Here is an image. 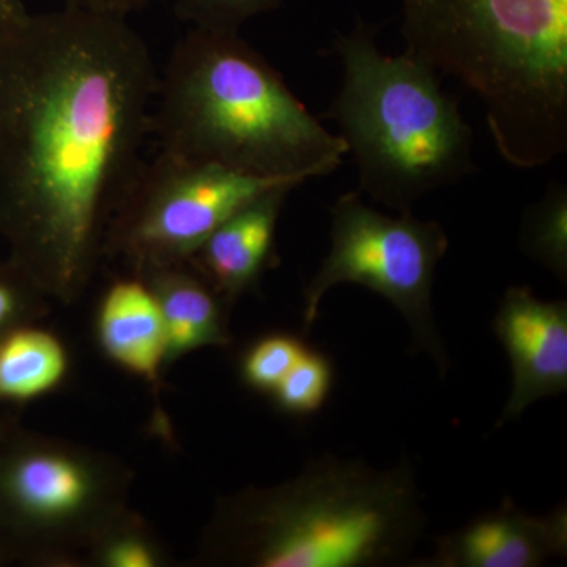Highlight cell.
Masks as SVG:
<instances>
[{
	"label": "cell",
	"mask_w": 567,
	"mask_h": 567,
	"mask_svg": "<svg viewBox=\"0 0 567 567\" xmlns=\"http://www.w3.org/2000/svg\"><path fill=\"white\" fill-rule=\"evenodd\" d=\"M156 89L128 18L63 7L0 29V235L44 297L87 290L144 163Z\"/></svg>",
	"instance_id": "6da1fadb"
},
{
	"label": "cell",
	"mask_w": 567,
	"mask_h": 567,
	"mask_svg": "<svg viewBox=\"0 0 567 567\" xmlns=\"http://www.w3.org/2000/svg\"><path fill=\"white\" fill-rule=\"evenodd\" d=\"M424 528L409 461L380 470L324 454L279 486L219 499L200 559L248 567L398 566Z\"/></svg>",
	"instance_id": "7a4b0ae2"
},
{
	"label": "cell",
	"mask_w": 567,
	"mask_h": 567,
	"mask_svg": "<svg viewBox=\"0 0 567 567\" xmlns=\"http://www.w3.org/2000/svg\"><path fill=\"white\" fill-rule=\"evenodd\" d=\"M159 152L235 173L301 183L338 169L344 141L323 128L240 33L193 28L158 74Z\"/></svg>",
	"instance_id": "3957f363"
},
{
	"label": "cell",
	"mask_w": 567,
	"mask_h": 567,
	"mask_svg": "<svg viewBox=\"0 0 567 567\" xmlns=\"http://www.w3.org/2000/svg\"><path fill=\"white\" fill-rule=\"evenodd\" d=\"M406 51L483 103L518 169L567 152V0H399Z\"/></svg>",
	"instance_id": "277c9868"
},
{
	"label": "cell",
	"mask_w": 567,
	"mask_h": 567,
	"mask_svg": "<svg viewBox=\"0 0 567 567\" xmlns=\"http://www.w3.org/2000/svg\"><path fill=\"white\" fill-rule=\"evenodd\" d=\"M342 85L327 118L357 166L360 192L399 213L473 171V133L436 71L409 52L388 55L358 20L334 43Z\"/></svg>",
	"instance_id": "5b68a950"
},
{
	"label": "cell",
	"mask_w": 567,
	"mask_h": 567,
	"mask_svg": "<svg viewBox=\"0 0 567 567\" xmlns=\"http://www.w3.org/2000/svg\"><path fill=\"white\" fill-rule=\"evenodd\" d=\"M117 458L40 435L0 439V555L70 565L128 511Z\"/></svg>",
	"instance_id": "8992f818"
},
{
	"label": "cell",
	"mask_w": 567,
	"mask_h": 567,
	"mask_svg": "<svg viewBox=\"0 0 567 567\" xmlns=\"http://www.w3.org/2000/svg\"><path fill=\"white\" fill-rule=\"evenodd\" d=\"M330 234V251L306 286L305 327L315 323L328 290L346 282L368 287L401 311L416 344L445 374L450 360L432 309L436 265L450 248L443 227L421 221L412 212L383 215L352 192L331 207Z\"/></svg>",
	"instance_id": "52a82bcc"
},
{
	"label": "cell",
	"mask_w": 567,
	"mask_h": 567,
	"mask_svg": "<svg viewBox=\"0 0 567 567\" xmlns=\"http://www.w3.org/2000/svg\"><path fill=\"white\" fill-rule=\"evenodd\" d=\"M292 178L252 177L158 152L142 163L112 216L104 256H122L134 274L185 264L235 212Z\"/></svg>",
	"instance_id": "ba28073f"
},
{
	"label": "cell",
	"mask_w": 567,
	"mask_h": 567,
	"mask_svg": "<svg viewBox=\"0 0 567 567\" xmlns=\"http://www.w3.org/2000/svg\"><path fill=\"white\" fill-rule=\"evenodd\" d=\"M513 369V391L499 424L567 390V303L543 301L527 286L509 287L494 320Z\"/></svg>",
	"instance_id": "9c48e42d"
},
{
	"label": "cell",
	"mask_w": 567,
	"mask_h": 567,
	"mask_svg": "<svg viewBox=\"0 0 567 567\" xmlns=\"http://www.w3.org/2000/svg\"><path fill=\"white\" fill-rule=\"evenodd\" d=\"M567 513L559 507L533 516L505 499L498 509L481 514L464 527L440 537L431 567H537L566 557Z\"/></svg>",
	"instance_id": "30bf717a"
},
{
	"label": "cell",
	"mask_w": 567,
	"mask_h": 567,
	"mask_svg": "<svg viewBox=\"0 0 567 567\" xmlns=\"http://www.w3.org/2000/svg\"><path fill=\"white\" fill-rule=\"evenodd\" d=\"M295 188L279 186L235 212L188 260L227 306L252 289L274 264L276 227Z\"/></svg>",
	"instance_id": "8fae6325"
},
{
	"label": "cell",
	"mask_w": 567,
	"mask_h": 567,
	"mask_svg": "<svg viewBox=\"0 0 567 567\" xmlns=\"http://www.w3.org/2000/svg\"><path fill=\"white\" fill-rule=\"evenodd\" d=\"M96 338L115 364L152 385L159 382L166 336L158 303L140 275L107 287L96 312Z\"/></svg>",
	"instance_id": "7c38bea8"
},
{
	"label": "cell",
	"mask_w": 567,
	"mask_h": 567,
	"mask_svg": "<svg viewBox=\"0 0 567 567\" xmlns=\"http://www.w3.org/2000/svg\"><path fill=\"white\" fill-rule=\"evenodd\" d=\"M162 312L166 358L164 365L205 347L230 344L224 300L188 262L141 271Z\"/></svg>",
	"instance_id": "4fadbf2b"
},
{
	"label": "cell",
	"mask_w": 567,
	"mask_h": 567,
	"mask_svg": "<svg viewBox=\"0 0 567 567\" xmlns=\"http://www.w3.org/2000/svg\"><path fill=\"white\" fill-rule=\"evenodd\" d=\"M61 339L33 323L0 338V402H31L51 393L69 375Z\"/></svg>",
	"instance_id": "5bb4252c"
},
{
	"label": "cell",
	"mask_w": 567,
	"mask_h": 567,
	"mask_svg": "<svg viewBox=\"0 0 567 567\" xmlns=\"http://www.w3.org/2000/svg\"><path fill=\"white\" fill-rule=\"evenodd\" d=\"M522 251L543 265L559 281H567V186L548 185L537 203L529 205L522 219Z\"/></svg>",
	"instance_id": "9a60e30c"
},
{
	"label": "cell",
	"mask_w": 567,
	"mask_h": 567,
	"mask_svg": "<svg viewBox=\"0 0 567 567\" xmlns=\"http://www.w3.org/2000/svg\"><path fill=\"white\" fill-rule=\"evenodd\" d=\"M87 559L100 567H159L167 558L151 529L125 511L93 540Z\"/></svg>",
	"instance_id": "2e32d148"
},
{
	"label": "cell",
	"mask_w": 567,
	"mask_h": 567,
	"mask_svg": "<svg viewBox=\"0 0 567 567\" xmlns=\"http://www.w3.org/2000/svg\"><path fill=\"white\" fill-rule=\"evenodd\" d=\"M331 385L333 368L328 358L306 349L271 395L276 406L287 415L308 416L322 409Z\"/></svg>",
	"instance_id": "e0dca14e"
},
{
	"label": "cell",
	"mask_w": 567,
	"mask_h": 567,
	"mask_svg": "<svg viewBox=\"0 0 567 567\" xmlns=\"http://www.w3.org/2000/svg\"><path fill=\"white\" fill-rule=\"evenodd\" d=\"M308 349L297 338L287 333L267 334L244 353L240 375L246 386L257 393L271 394L287 372L297 364Z\"/></svg>",
	"instance_id": "ac0fdd59"
},
{
	"label": "cell",
	"mask_w": 567,
	"mask_h": 567,
	"mask_svg": "<svg viewBox=\"0 0 567 567\" xmlns=\"http://www.w3.org/2000/svg\"><path fill=\"white\" fill-rule=\"evenodd\" d=\"M284 0H173L174 9L193 28L240 32L241 25L260 14L270 13Z\"/></svg>",
	"instance_id": "d6986e66"
},
{
	"label": "cell",
	"mask_w": 567,
	"mask_h": 567,
	"mask_svg": "<svg viewBox=\"0 0 567 567\" xmlns=\"http://www.w3.org/2000/svg\"><path fill=\"white\" fill-rule=\"evenodd\" d=\"M47 311V297L14 265L0 267V338L21 327L33 323Z\"/></svg>",
	"instance_id": "ffe728a7"
},
{
	"label": "cell",
	"mask_w": 567,
	"mask_h": 567,
	"mask_svg": "<svg viewBox=\"0 0 567 567\" xmlns=\"http://www.w3.org/2000/svg\"><path fill=\"white\" fill-rule=\"evenodd\" d=\"M65 7L92 11V13L111 14V17L128 18L134 11L145 9L158 0H63Z\"/></svg>",
	"instance_id": "44dd1931"
},
{
	"label": "cell",
	"mask_w": 567,
	"mask_h": 567,
	"mask_svg": "<svg viewBox=\"0 0 567 567\" xmlns=\"http://www.w3.org/2000/svg\"><path fill=\"white\" fill-rule=\"evenodd\" d=\"M29 11L25 10L21 0H0V28H9L17 24L28 17Z\"/></svg>",
	"instance_id": "7402d4cb"
},
{
	"label": "cell",
	"mask_w": 567,
	"mask_h": 567,
	"mask_svg": "<svg viewBox=\"0 0 567 567\" xmlns=\"http://www.w3.org/2000/svg\"><path fill=\"white\" fill-rule=\"evenodd\" d=\"M3 435H6V432H3L2 421H0V439H2Z\"/></svg>",
	"instance_id": "603a6c76"
},
{
	"label": "cell",
	"mask_w": 567,
	"mask_h": 567,
	"mask_svg": "<svg viewBox=\"0 0 567 567\" xmlns=\"http://www.w3.org/2000/svg\"><path fill=\"white\" fill-rule=\"evenodd\" d=\"M0 29H2V28H0Z\"/></svg>",
	"instance_id": "cb8c5ba5"
}]
</instances>
